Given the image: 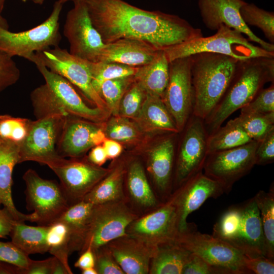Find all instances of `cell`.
I'll use <instances>...</instances> for the list:
<instances>
[{"label": "cell", "instance_id": "obj_46", "mask_svg": "<svg viewBox=\"0 0 274 274\" xmlns=\"http://www.w3.org/2000/svg\"><path fill=\"white\" fill-rule=\"evenodd\" d=\"M13 57L0 51V92L15 84L20 72Z\"/></svg>", "mask_w": 274, "mask_h": 274}, {"label": "cell", "instance_id": "obj_11", "mask_svg": "<svg viewBox=\"0 0 274 274\" xmlns=\"http://www.w3.org/2000/svg\"><path fill=\"white\" fill-rule=\"evenodd\" d=\"M258 141H252L232 149L208 155L203 173L217 182L228 193L234 184L248 175L256 165L255 153Z\"/></svg>", "mask_w": 274, "mask_h": 274}, {"label": "cell", "instance_id": "obj_2", "mask_svg": "<svg viewBox=\"0 0 274 274\" xmlns=\"http://www.w3.org/2000/svg\"><path fill=\"white\" fill-rule=\"evenodd\" d=\"M268 82H274V57H255L238 60L226 92L204 120L208 135L234 112L249 103Z\"/></svg>", "mask_w": 274, "mask_h": 274}, {"label": "cell", "instance_id": "obj_21", "mask_svg": "<svg viewBox=\"0 0 274 274\" xmlns=\"http://www.w3.org/2000/svg\"><path fill=\"white\" fill-rule=\"evenodd\" d=\"M124 274L149 273L157 247L149 246L127 234L107 244Z\"/></svg>", "mask_w": 274, "mask_h": 274}, {"label": "cell", "instance_id": "obj_44", "mask_svg": "<svg viewBox=\"0 0 274 274\" xmlns=\"http://www.w3.org/2000/svg\"><path fill=\"white\" fill-rule=\"evenodd\" d=\"M241 113L266 114L274 112V82L262 88L256 96L241 109Z\"/></svg>", "mask_w": 274, "mask_h": 274}, {"label": "cell", "instance_id": "obj_42", "mask_svg": "<svg viewBox=\"0 0 274 274\" xmlns=\"http://www.w3.org/2000/svg\"><path fill=\"white\" fill-rule=\"evenodd\" d=\"M241 222L240 206L231 207L215 224L212 235L228 243L237 236Z\"/></svg>", "mask_w": 274, "mask_h": 274}, {"label": "cell", "instance_id": "obj_17", "mask_svg": "<svg viewBox=\"0 0 274 274\" xmlns=\"http://www.w3.org/2000/svg\"><path fill=\"white\" fill-rule=\"evenodd\" d=\"M126 233L152 247L174 242L179 233L172 199L169 198L156 209L139 216L127 226Z\"/></svg>", "mask_w": 274, "mask_h": 274}, {"label": "cell", "instance_id": "obj_49", "mask_svg": "<svg viewBox=\"0 0 274 274\" xmlns=\"http://www.w3.org/2000/svg\"><path fill=\"white\" fill-rule=\"evenodd\" d=\"M256 165H265L274 161V128L258 141L255 153Z\"/></svg>", "mask_w": 274, "mask_h": 274}, {"label": "cell", "instance_id": "obj_48", "mask_svg": "<svg viewBox=\"0 0 274 274\" xmlns=\"http://www.w3.org/2000/svg\"><path fill=\"white\" fill-rule=\"evenodd\" d=\"M30 260L28 255L22 252L11 241L9 242L0 241V261L26 268Z\"/></svg>", "mask_w": 274, "mask_h": 274}, {"label": "cell", "instance_id": "obj_36", "mask_svg": "<svg viewBox=\"0 0 274 274\" xmlns=\"http://www.w3.org/2000/svg\"><path fill=\"white\" fill-rule=\"evenodd\" d=\"M89 66L92 76L93 87L98 94L100 87L105 81L134 76L138 69V67L121 63L104 61H89Z\"/></svg>", "mask_w": 274, "mask_h": 274}, {"label": "cell", "instance_id": "obj_61", "mask_svg": "<svg viewBox=\"0 0 274 274\" xmlns=\"http://www.w3.org/2000/svg\"><path fill=\"white\" fill-rule=\"evenodd\" d=\"M23 2H31L37 5H42L45 0H22Z\"/></svg>", "mask_w": 274, "mask_h": 274}, {"label": "cell", "instance_id": "obj_13", "mask_svg": "<svg viewBox=\"0 0 274 274\" xmlns=\"http://www.w3.org/2000/svg\"><path fill=\"white\" fill-rule=\"evenodd\" d=\"M66 117L53 114L32 120L27 135L20 146L19 162L31 161L48 166L62 157L56 148Z\"/></svg>", "mask_w": 274, "mask_h": 274}, {"label": "cell", "instance_id": "obj_4", "mask_svg": "<svg viewBox=\"0 0 274 274\" xmlns=\"http://www.w3.org/2000/svg\"><path fill=\"white\" fill-rule=\"evenodd\" d=\"M190 57L194 95L193 114L204 120L226 92L239 60L209 52L198 53Z\"/></svg>", "mask_w": 274, "mask_h": 274}, {"label": "cell", "instance_id": "obj_5", "mask_svg": "<svg viewBox=\"0 0 274 274\" xmlns=\"http://www.w3.org/2000/svg\"><path fill=\"white\" fill-rule=\"evenodd\" d=\"M164 51L169 62L202 52L224 54L239 60L255 57H274V52L254 45L243 34L225 25H221L212 36H202Z\"/></svg>", "mask_w": 274, "mask_h": 274}, {"label": "cell", "instance_id": "obj_41", "mask_svg": "<svg viewBox=\"0 0 274 274\" xmlns=\"http://www.w3.org/2000/svg\"><path fill=\"white\" fill-rule=\"evenodd\" d=\"M31 120L0 115V141L21 146L28 133Z\"/></svg>", "mask_w": 274, "mask_h": 274}, {"label": "cell", "instance_id": "obj_54", "mask_svg": "<svg viewBox=\"0 0 274 274\" xmlns=\"http://www.w3.org/2000/svg\"><path fill=\"white\" fill-rule=\"evenodd\" d=\"M87 159L95 165L101 166L108 158L104 147L100 145L92 147Z\"/></svg>", "mask_w": 274, "mask_h": 274}, {"label": "cell", "instance_id": "obj_7", "mask_svg": "<svg viewBox=\"0 0 274 274\" xmlns=\"http://www.w3.org/2000/svg\"><path fill=\"white\" fill-rule=\"evenodd\" d=\"M138 216L125 200L94 205L79 253L88 248L94 251L126 235L127 226Z\"/></svg>", "mask_w": 274, "mask_h": 274}, {"label": "cell", "instance_id": "obj_10", "mask_svg": "<svg viewBox=\"0 0 274 274\" xmlns=\"http://www.w3.org/2000/svg\"><path fill=\"white\" fill-rule=\"evenodd\" d=\"M30 61L39 62L64 77L96 107L108 111L106 102L93 87L89 61L74 56L57 46L35 53Z\"/></svg>", "mask_w": 274, "mask_h": 274}, {"label": "cell", "instance_id": "obj_33", "mask_svg": "<svg viewBox=\"0 0 274 274\" xmlns=\"http://www.w3.org/2000/svg\"><path fill=\"white\" fill-rule=\"evenodd\" d=\"M252 141L235 118L208 135V153L232 149Z\"/></svg>", "mask_w": 274, "mask_h": 274}, {"label": "cell", "instance_id": "obj_23", "mask_svg": "<svg viewBox=\"0 0 274 274\" xmlns=\"http://www.w3.org/2000/svg\"><path fill=\"white\" fill-rule=\"evenodd\" d=\"M97 123L75 117H66L57 144L59 156L79 158L94 147L92 135L100 126Z\"/></svg>", "mask_w": 274, "mask_h": 274}, {"label": "cell", "instance_id": "obj_22", "mask_svg": "<svg viewBox=\"0 0 274 274\" xmlns=\"http://www.w3.org/2000/svg\"><path fill=\"white\" fill-rule=\"evenodd\" d=\"M240 207L241 229L237 236L228 243L243 254L266 256L260 213L254 197L247 200Z\"/></svg>", "mask_w": 274, "mask_h": 274}, {"label": "cell", "instance_id": "obj_1", "mask_svg": "<svg viewBox=\"0 0 274 274\" xmlns=\"http://www.w3.org/2000/svg\"><path fill=\"white\" fill-rule=\"evenodd\" d=\"M86 4L105 44L131 39L164 50L203 36L200 28L176 15L143 10L122 0H90Z\"/></svg>", "mask_w": 274, "mask_h": 274}, {"label": "cell", "instance_id": "obj_37", "mask_svg": "<svg viewBox=\"0 0 274 274\" xmlns=\"http://www.w3.org/2000/svg\"><path fill=\"white\" fill-rule=\"evenodd\" d=\"M104 130L107 138L119 143L136 142L142 139L144 131L135 122L120 116H113Z\"/></svg>", "mask_w": 274, "mask_h": 274}, {"label": "cell", "instance_id": "obj_59", "mask_svg": "<svg viewBox=\"0 0 274 274\" xmlns=\"http://www.w3.org/2000/svg\"><path fill=\"white\" fill-rule=\"evenodd\" d=\"M82 274H97L94 267H89L81 270Z\"/></svg>", "mask_w": 274, "mask_h": 274}, {"label": "cell", "instance_id": "obj_39", "mask_svg": "<svg viewBox=\"0 0 274 274\" xmlns=\"http://www.w3.org/2000/svg\"><path fill=\"white\" fill-rule=\"evenodd\" d=\"M236 118L243 128L253 141H260L274 128V112L266 114L241 112Z\"/></svg>", "mask_w": 274, "mask_h": 274}, {"label": "cell", "instance_id": "obj_57", "mask_svg": "<svg viewBox=\"0 0 274 274\" xmlns=\"http://www.w3.org/2000/svg\"><path fill=\"white\" fill-rule=\"evenodd\" d=\"M51 274H71L63 263L53 256Z\"/></svg>", "mask_w": 274, "mask_h": 274}, {"label": "cell", "instance_id": "obj_30", "mask_svg": "<svg viewBox=\"0 0 274 274\" xmlns=\"http://www.w3.org/2000/svg\"><path fill=\"white\" fill-rule=\"evenodd\" d=\"M191 254L174 242L159 245L151 259L149 273L182 274Z\"/></svg>", "mask_w": 274, "mask_h": 274}, {"label": "cell", "instance_id": "obj_38", "mask_svg": "<svg viewBox=\"0 0 274 274\" xmlns=\"http://www.w3.org/2000/svg\"><path fill=\"white\" fill-rule=\"evenodd\" d=\"M241 17L248 25L259 28L270 43L274 44V13L259 8L253 3H246L239 10Z\"/></svg>", "mask_w": 274, "mask_h": 274}, {"label": "cell", "instance_id": "obj_20", "mask_svg": "<svg viewBox=\"0 0 274 274\" xmlns=\"http://www.w3.org/2000/svg\"><path fill=\"white\" fill-rule=\"evenodd\" d=\"M178 133H166L152 147L148 155L147 170L153 181L154 191L162 202H165L173 192L175 137Z\"/></svg>", "mask_w": 274, "mask_h": 274}, {"label": "cell", "instance_id": "obj_26", "mask_svg": "<svg viewBox=\"0 0 274 274\" xmlns=\"http://www.w3.org/2000/svg\"><path fill=\"white\" fill-rule=\"evenodd\" d=\"M19 150L17 145L0 141V207L3 205L16 221L36 222L35 213L25 214L19 212L12 196V173L15 166L20 163Z\"/></svg>", "mask_w": 274, "mask_h": 274}, {"label": "cell", "instance_id": "obj_34", "mask_svg": "<svg viewBox=\"0 0 274 274\" xmlns=\"http://www.w3.org/2000/svg\"><path fill=\"white\" fill-rule=\"evenodd\" d=\"M259 210L264 238L266 256L274 260V189L259 191L253 197Z\"/></svg>", "mask_w": 274, "mask_h": 274}, {"label": "cell", "instance_id": "obj_32", "mask_svg": "<svg viewBox=\"0 0 274 274\" xmlns=\"http://www.w3.org/2000/svg\"><path fill=\"white\" fill-rule=\"evenodd\" d=\"M93 207V204L88 202L80 200L70 204L56 221L64 223L69 230L70 254L79 252Z\"/></svg>", "mask_w": 274, "mask_h": 274}, {"label": "cell", "instance_id": "obj_27", "mask_svg": "<svg viewBox=\"0 0 274 274\" xmlns=\"http://www.w3.org/2000/svg\"><path fill=\"white\" fill-rule=\"evenodd\" d=\"M134 120L144 132L159 134L179 133L162 99L156 95L147 93L140 114Z\"/></svg>", "mask_w": 274, "mask_h": 274}, {"label": "cell", "instance_id": "obj_60", "mask_svg": "<svg viewBox=\"0 0 274 274\" xmlns=\"http://www.w3.org/2000/svg\"><path fill=\"white\" fill-rule=\"evenodd\" d=\"M60 2L64 4V3L68 2H72L73 3H77V2H84L86 3L90 0H59Z\"/></svg>", "mask_w": 274, "mask_h": 274}, {"label": "cell", "instance_id": "obj_6", "mask_svg": "<svg viewBox=\"0 0 274 274\" xmlns=\"http://www.w3.org/2000/svg\"><path fill=\"white\" fill-rule=\"evenodd\" d=\"M63 4L56 1L49 16L40 24L25 31L12 32L0 26V51L12 57L30 61L36 52L58 46L61 39L59 18Z\"/></svg>", "mask_w": 274, "mask_h": 274}, {"label": "cell", "instance_id": "obj_28", "mask_svg": "<svg viewBox=\"0 0 274 274\" xmlns=\"http://www.w3.org/2000/svg\"><path fill=\"white\" fill-rule=\"evenodd\" d=\"M169 63L164 50H160L149 63L138 67L134 79L147 94L163 98L169 80Z\"/></svg>", "mask_w": 274, "mask_h": 274}, {"label": "cell", "instance_id": "obj_15", "mask_svg": "<svg viewBox=\"0 0 274 274\" xmlns=\"http://www.w3.org/2000/svg\"><path fill=\"white\" fill-rule=\"evenodd\" d=\"M74 4L66 15L63 28L70 44L69 52L83 60L98 62L105 44L92 23L87 4Z\"/></svg>", "mask_w": 274, "mask_h": 274}, {"label": "cell", "instance_id": "obj_58", "mask_svg": "<svg viewBox=\"0 0 274 274\" xmlns=\"http://www.w3.org/2000/svg\"><path fill=\"white\" fill-rule=\"evenodd\" d=\"M6 0H0V26L2 27L8 29L9 25L7 20L2 16V12L4 7Z\"/></svg>", "mask_w": 274, "mask_h": 274}, {"label": "cell", "instance_id": "obj_19", "mask_svg": "<svg viewBox=\"0 0 274 274\" xmlns=\"http://www.w3.org/2000/svg\"><path fill=\"white\" fill-rule=\"evenodd\" d=\"M244 0H198V7L206 27L217 30L222 25L236 30L247 37L265 50L274 52V44L268 43L254 33L243 20L240 9Z\"/></svg>", "mask_w": 274, "mask_h": 274}, {"label": "cell", "instance_id": "obj_31", "mask_svg": "<svg viewBox=\"0 0 274 274\" xmlns=\"http://www.w3.org/2000/svg\"><path fill=\"white\" fill-rule=\"evenodd\" d=\"M48 228L15 220L9 236L11 242L26 255L44 254L49 251L46 242Z\"/></svg>", "mask_w": 274, "mask_h": 274}, {"label": "cell", "instance_id": "obj_56", "mask_svg": "<svg viewBox=\"0 0 274 274\" xmlns=\"http://www.w3.org/2000/svg\"><path fill=\"white\" fill-rule=\"evenodd\" d=\"M23 268L11 263L0 261V274H22Z\"/></svg>", "mask_w": 274, "mask_h": 274}, {"label": "cell", "instance_id": "obj_43", "mask_svg": "<svg viewBox=\"0 0 274 274\" xmlns=\"http://www.w3.org/2000/svg\"><path fill=\"white\" fill-rule=\"evenodd\" d=\"M146 94L144 89L134 79L121 98L119 116L135 120L140 114Z\"/></svg>", "mask_w": 274, "mask_h": 274}, {"label": "cell", "instance_id": "obj_9", "mask_svg": "<svg viewBox=\"0 0 274 274\" xmlns=\"http://www.w3.org/2000/svg\"><path fill=\"white\" fill-rule=\"evenodd\" d=\"M182 131L183 134L175 154L173 192L203 170L208 155V134L203 119L192 114Z\"/></svg>", "mask_w": 274, "mask_h": 274}, {"label": "cell", "instance_id": "obj_16", "mask_svg": "<svg viewBox=\"0 0 274 274\" xmlns=\"http://www.w3.org/2000/svg\"><path fill=\"white\" fill-rule=\"evenodd\" d=\"M48 166L59 178L70 204L81 200L109 173L87 159L60 157Z\"/></svg>", "mask_w": 274, "mask_h": 274}, {"label": "cell", "instance_id": "obj_12", "mask_svg": "<svg viewBox=\"0 0 274 274\" xmlns=\"http://www.w3.org/2000/svg\"><path fill=\"white\" fill-rule=\"evenodd\" d=\"M195 226L179 233L174 242L210 264L228 269L232 274L250 273L239 250L212 235L197 231Z\"/></svg>", "mask_w": 274, "mask_h": 274}, {"label": "cell", "instance_id": "obj_45", "mask_svg": "<svg viewBox=\"0 0 274 274\" xmlns=\"http://www.w3.org/2000/svg\"><path fill=\"white\" fill-rule=\"evenodd\" d=\"M97 274H124L107 245L93 251Z\"/></svg>", "mask_w": 274, "mask_h": 274}, {"label": "cell", "instance_id": "obj_35", "mask_svg": "<svg viewBox=\"0 0 274 274\" xmlns=\"http://www.w3.org/2000/svg\"><path fill=\"white\" fill-rule=\"evenodd\" d=\"M70 241L69 230L64 223L56 221L48 226L46 234L48 252L61 261L72 274L73 272L68 262Z\"/></svg>", "mask_w": 274, "mask_h": 274}, {"label": "cell", "instance_id": "obj_3", "mask_svg": "<svg viewBox=\"0 0 274 274\" xmlns=\"http://www.w3.org/2000/svg\"><path fill=\"white\" fill-rule=\"evenodd\" d=\"M44 77L45 83L35 88L30 99L37 119L59 114L101 123L108 111L88 106L65 78L54 73L39 62H35Z\"/></svg>", "mask_w": 274, "mask_h": 274}, {"label": "cell", "instance_id": "obj_14", "mask_svg": "<svg viewBox=\"0 0 274 274\" xmlns=\"http://www.w3.org/2000/svg\"><path fill=\"white\" fill-rule=\"evenodd\" d=\"M191 57L174 59L169 63V80L162 100L179 132L193 114L194 90Z\"/></svg>", "mask_w": 274, "mask_h": 274}, {"label": "cell", "instance_id": "obj_24", "mask_svg": "<svg viewBox=\"0 0 274 274\" xmlns=\"http://www.w3.org/2000/svg\"><path fill=\"white\" fill-rule=\"evenodd\" d=\"M125 200L139 215L151 211L162 202L150 185L141 162L132 160L126 166Z\"/></svg>", "mask_w": 274, "mask_h": 274}, {"label": "cell", "instance_id": "obj_8", "mask_svg": "<svg viewBox=\"0 0 274 274\" xmlns=\"http://www.w3.org/2000/svg\"><path fill=\"white\" fill-rule=\"evenodd\" d=\"M22 178L26 208L35 214L36 223L44 226L54 223L70 205L60 185L42 178L32 169L27 170Z\"/></svg>", "mask_w": 274, "mask_h": 274}, {"label": "cell", "instance_id": "obj_18", "mask_svg": "<svg viewBox=\"0 0 274 274\" xmlns=\"http://www.w3.org/2000/svg\"><path fill=\"white\" fill-rule=\"evenodd\" d=\"M224 193L221 186L209 178L203 170L195 175L174 191L170 198L175 207L179 233L188 231L193 224L188 216L209 198H217Z\"/></svg>", "mask_w": 274, "mask_h": 274}, {"label": "cell", "instance_id": "obj_52", "mask_svg": "<svg viewBox=\"0 0 274 274\" xmlns=\"http://www.w3.org/2000/svg\"><path fill=\"white\" fill-rule=\"evenodd\" d=\"M15 220L4 208H0V238L9 236Z\"/></svg>", "mask_w": 274, "mask_h": 274}, {"label": "cell", "instance_id": "obj_50", "mask_svg": "<svg viewBox=\"0 0 274 274\" xmlns=\"http://www.w3.org/2000/svg\"><path fill=\"white\" fill-rule=\"evenodd\" d=\"M243 261L250 273H274L273 260L264 255L251 256L243 254Z\"/></svg>", "mask_w": 274, "mask_h": 274}, {"label": "cell", "instance_id": "obj_25", "mask_svg": "<svg viewBox=\"0 0 274 274\" xmlns=\"http://www.w3.org/2000/svg\"><path fill=\"white\" fill-rule=\"evenodd\" d=\"M159 51L141 40L121 39L105 44L99 61L138 67L152 61Z\"/></svg>", "mask_w": 274, "mask_h": 274}, {"label": "cell", "instance_id": "obj_47", "mask_svg": "<svg viewBox=\"0 0 274 274\" xmlns=\"http://www.w3.org/2000/svg\"><path fill=\"white\" fill-rule=\"evenodd\" d=\"M182 274H232L228 269L213 265L198 256L191 254Z\"/></svg>", "mask_w": 274, "mask_h": 274}, {"label": "cell", "instance_id": "obj_29", "mask_svg": "<svg viewBox=\"0 0 274 274\" xmlns=\"http://www.w3.org/2000/svg\"><path fill=\"white\" fill-rule=\"evenodd\" d=\"M126 172L124 162L117 163L110 168L108 174L82 200L93 205L125 200L124 182Z\"/></svg>", "mask_w": 274, "mask_h": 274}, {"label": "cell", "instance_id": "obj_51", "mask_svg": "<svg viewBox=\"0 0 274 274\" xmlns=\"http://www.w3.org/2000/svg\"><path fill=\"white\" fill-rule=\"evenodd\" d=\"M53 257L43 260L30 259L26 268H23L22 274H51Z\"/></svg>", "mask_w": 274, "mask_h": 274}, {"label": "cell", "instance_id": "obj_53", "mask_svg": "<svg viewBox=\"0 0 274 274\" xmlns=\"http://www.w3.org/2000/svg\"><path fill=\"white\" fill-rule=\"evenodd\" d=\"M95 259L94 253L92 249L87 248L80 254V257L74 264L75 267L81 270L94 267Z\"/></svg>", "mask_w": 274, "mask_h": 274}, {"label": "cell", "instance_id": "obj_40", "mask_svg": "<svg viewBox=\"0 0 274 274\" xmlns=\"http://www.w3.org/2000/svg\"><path fill=\"white\" fill-rule=\"evenodd\" d=\"M133 81V76H130L107 80L102 84L99 94L113 116L119 115L121 98Z\"/></svg>", "mask_w": 274, "mask_h": 274}, {"label": "cell", "instance_id": "obj_55", "mask_svg": "<svg viewBox=\"0 0 274 274\" xmlns=\"http://www.w3.org/2000/svg\"><path fill=\"white\" fill-rule=\"evenodd\" d=\"M102 146L106 153L108 159H115L122 153V146L119 142L107 138Z\"/></svg>", "mask_w": 274, "mask_h": 274}]
</instances>
